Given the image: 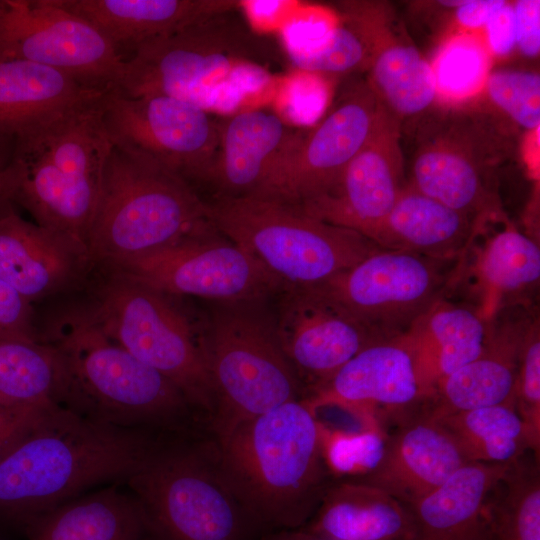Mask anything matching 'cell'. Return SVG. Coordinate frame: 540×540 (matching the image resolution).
<instances>
[{"instance_id": "obj_1", "label": "cell", "mask_w": 540, "mask_h": 540, "mask_svg": "<svg viewBox=\"0 0 540 540\" xmlns=\"http://www.w3.org/2000/svg\"><path fill=\"white\" fill-rule=\"evenodd\" d=\"M166 435L54 406L0 461V520L22 528L93 486L124 483Z\"/></svg>"}, {"instance_id": "obj_2", "label": "cell", "mask_w": 540, "mask_h": 540, "mask_svg": "<svg viewBox=\"0 0 540 540\" xmlns=\"http://www.w3.org/2000/svg\"><path fill=\"white\" fill-rule=\"evenodd\" d=\"M231 492L261 533L303 528L334 482L322 423L302 398L215 435Z\"/></svg>"}, {"instance_id": "obj_3", "label": "cell", "mask_w": 540, "mask_h": 540, "mask_svg": "<svg viewBox=\"0 0 540 540\" xmlns=\"http://www.w3.org/2000/svg\"><path fill=\"white\" fill-rule=\"evenodd\" d=\"M39 338L59 359L62 406L126 429L199 431L202 416L181 391L111 339L87 306L65 311Z\"/></svg>"}, {"instance_id": "obj_4", "label": "cell", "mask_w": 540, "mask_h": 540, "mask_svg": "<svg viewBox=\"0 0 540 540\" xmlns=\"http://www.w3.org/2000/svg\"><path fill=\"white\" fill-rule=\"evenodd\" d=\"M210 225L208 204L189 182L149 157L112 146L87 236L93 267L174 245Z\"/></svg>"}, {"instance_id": "obj_5", "label": "cell", "mask_w": 540, "mask_h": 540, "mask_svg": "<svg viewBox=\"0 0 540 540\" xmlns=\"http://www.w3.org/2000/svg\"><path fill=\"white\" fill-rule=\"evenodd\" d=\"M141 504L148 540H254L262 534L220 469L215 440L165 436L125 481Z\"/></svg>"}, {"instance_id": "obj_6", "label": "cell", "mask_w": 540, "mask_h": 540, "mask_svg": "<svg viewBox=\"0 0 540 540\" xmlns=\"http://www.w3.org/2000/svg\"><path fill=\"white\" fill-rule=\"evenodd\" d=\"M105 93L14 138L17 201L37 223L69 233L89 227L113 146L101 117Z\"/></svg>"}, {"instance_id": "obj_7", "label": "cell", "mask_w": 540, "mask_h": 540, "mask_svg": "<svg viewBox=\"0 0 540 540\" xmlns=\"http://www.w3.org/2000/svg\"><path fill=\"white\" fill-rule=\"evenodd\" d=\"M207 204L215 228L286 288L320 284L381 249L356 231L278 200L218 197Z\"/></svg>"}, {"instance_id": "obj_8", "label": "cell", "mask_w": 540, "mask_h": 540, "mask_svg": "<svg viewBox=\"0 0 540 540\" xmlns=\"http://www.w3.org/2000/svg\"><path fill=\"white\" fill-rule=\"evenodd\" d=\"M218 303L199 343L211 378L214 435L284 403L302 399L301 382L263 302Z\"/></svg>"}, {"instance_id": "obj_9", "label": "cell", "mask_w": 540, "mask_h": 540, "mask_svg": "<svg viewBox=\"0 0 540 540\" xmlns=\"http://www.w3.org/2000/svg\"><path fill=\"white\" fill-rule=\"evenodd\" d=\"M233 11L193 22L137 47L117 90L129 97L166 95L210 112L241 69L262 64L269 50Z\"/></svg>"}, {"instance_id": "obj_10", "label": "cell", "mask_w": 540, "mask_h": 540, "mask_svg": "<svg viewBox=\"0 0 540 540\" xmlns=\"http://www.w3.org/2000/svg\"><path fill=\"white\" fill-rule=\"evenodd\" d=\"M103 273L87 306L95 320L111 339L172 382L210 420L215 395L199 331L171 296Z\"/></svg>"}, {"instance_id": "obj_11", "label": "cell", "mask_w": 540, "mask_h": 540, "mask_svg": "<svg viewBox=\"0 0 540 540\" xmlns=\"http://www.w3.org/2000/svg\"><path fill=\"white\" fill-rule=\"evenodd\" d=\"M488 116L452 109L423 121L408 182L480 225L503 217L496 172L513 150L509 135Z\"/></svg>"}, {"instance_id": "obj_12", "label": "cell", "mask_w": 540, "mask_h": 540, "mask_svg": "<svg viewBox=\"0 0 540 540\" xmlns=\"http://www.w3.org/2000/svg\"><path fill=\"white\" fill-rule=\"evenodd\" d=\"M466 254V253H465ZM465 254L436 258L380 249L315 287L376 340L409 333L458 284Z\"/></svg>"}, {"instance_id": "obj_13", "label": "cell", "mask_w": 540, "mask_h": 540, "mask_svg": "<svg viewBox=\"0 0 540 540\" xmlns=\"http://www.w3.org/2000/svg\"><path fill=\"white\" fill-rule=\"evenodd\" d=\"M168 296L233 303L266 300L286 287L212 225L174 245L102 268Z\"/></svg>"}, {"instance_id": "obj_14", "label": "cell", "mask_w": 540, "mask_h": 540, "mask_svg": "<svg viewBox=\"0 0 540 540\" xmlns=\"http://www.w3.org/2000/svg\"><path fill=\"white\" fill-rule=\"evenodd\" d=\"M0 58L43 65L104 91L118 87L125 66L109 40L56 0H0Z\"/></svg>"}, {"instance_id": "obj_15", "label": "cell", "mask_w": 540, "mask_h": 540, "mask_svg": "<svg viewBox=\"0 0 540 540\" xmlns=\"http://www.w3.org/2000/svg\"><path fill=\"white\" fill-rule=\"evenodd\" d=\"M112 144L149 157L192 185L202 182L219 142V121L187 101L166 95L129 97L116 89L101 102Z\"/></svg>"}, {"instance_id": "obj_16", "label": "cell", "mask_w": 540, "mask_h": 540, "mask_svg": "<svg viewBox=\"0 0 540 540\" xmlns=\"http://www.w3.org/2000/svg\"><path fill=\"white\" fill-rule=\"evenodd\" d=\"M383 110L366 81L351 83L318 125L299 132L256 196L298 206L325 192L369 139Z\"/></svg>"}, {"instance_id": "obj_17", "label": "cell", "mask_w": 540, "mask_h": 540, "mask_svg": "<svg viewBox=\"0 0 540 540\" xmlns=\"http://www.w3.org/2000/svg\"><path fill=\"white\" fill-rule=\"evenodd\" d=\"M400 127L401 122L384 109L369 139L336 182L298 207L371 240L406 185Z\"/></svg>"}, {"instance_id": "obj_18", "label": "cell", "mask_w": 540, "mask_h": 540, "mask_svg": "<svg viewBox=\"0 0 540 540\" xmlns=\"http://www.w3.org/2000/svg\"><path fill=\"white\" fill-rule=\"evenodd\" d=\"M427 388L407 335L368 344L327 382L303 398L317 413L338 406L375 421V413H413L428 406Z\"/></svg>"}, {"instance_id": "obj_19", "label": "cell", "mask_w": 540, "mask_h": 540, "mask_svg": "<svg viewBox=\"0 0 540 540\" xmlns=\"http://www.w3.org/2000/svg\"><path fill=\"white\" fill-rule=\"evenodd\" d=\"M280 295L274 316L277 335L309 391L327 382L365 346L378 341L313 286L286 288Z\"/></svg>"}, {"instance_id": "obj_20", "label": "cell", "mask_w": 540, "mask_h": 540, "mask_svg": "<svg viewBox=\"0 0 540 540\" xmlns=\"http://www.w3.org/2000/svg\"><path fill=\"white\" fill-rule=\"evenodd\" d=\"M93 265L85 248L14 210L0 218V279L29 302L69 290Z\"/></svg>"}, {"instance_id": "obj_21", "label": "cell", "mask_w": 540, "mask_h": 540, "mask_svg": "<svg viewBox=\"0 0 540 540\" xmlns=\"http://www.w3.org/2000/svg\"><path fill=\"white\" fill-rule=\"evenodd\" d=\"M298 135L267 110L219 121L218 147L202 182L214 187L215 198L256 196Z\"/></svg>"}, {"instance_id": "obj_22", "label": "cell", "mask_w": 540, "mask_h": 540, "mask_svg": "<svg viewBox=\"0 0 540 540\" xmlns=\"http://www.w3.org/2000/svg\"><path fill=\"white\" fill-rule=\"evenodd\" d=\"M467 461L448 432L426 411L387 436L377 468L357 481L386 491L407 507L441 486Z\"/></svg>"}, {"instance_id": "obj_23", "label": "cell", "mask_w": 540, "mask_h": 540, "mask_svg": "<svg viewBox=\"0 0 540 540\" xmlns=\"http://www.w3.org/2000/svg\"><path fill=\"white\" fill-rule=\"evenodd\" d=\"M511 464L467 462L408 506L414 540H495L489 504Z\"/></svg>"}, {"instance_id": "obj_24", "label": "cell", "mask_w": 540, "mask_h": 540, "mask_svg": "<svg viewBox=\"0 0 540 540\" xmlns=\"http://www.w3.org/2000/svg\"><path fill=\"white\" fill-rule=\"evenodd\" d=\"M532 320L490 321L481 354L436 387L426 412L439 416L504 403L515 404L520 353Z\"/></svg>"}, {"instance_id": "obj_25", "label": "cell", "mask_w": 540, "mask_h": 540, "mask_svg": "<svg viewBox=\"0 0 540 540\" xmlns=\"http://www.w3.org/2000/svg\"><path fill=\"white\" fill-rule=\"evenodd\" d=\"M95 27L123 55L198 20L234 11L235 0H56ZM124 57V55H123Z\"/></svg>"}, {"instance_id": "obj_26", "label": "cell", "mask_w": 540, "mask_h": 540, "mask_svg": "<svg viewBox=\"0 0 540 540\" xmlns=\"http://www.w3.org/2000/svg\"><path fill=\"white\" fill-rule=\"evenodd\" d=\"M324 540H414L409 508L371 484L334 481L303 527Z\"/></svg>"}, {"instance_id": "obj_27", "label": "cell", "mask_w": 540, "mask_h": 540, "mask_svg": "<svg viewBox=\"0 0 540 540\" xmlns=\"http://www.w3.org/2000/svg\"><path fill=\"white\" fill-rule=\"evenodd\" d=\"M482 228L470 217L406 183L371 240L381 249L453 258L468 251Z\"/></svg>"}, {"instance_id": "obj_28", "label": "cell", "mask_w": 540, "mask_h": 540, "mask_svg": "<svg viewBox=\"0 0 540 540\" xmlns=\"http://www.w3.org/2000/svg\"><path fill=\"white\" fill-rule=\"evenodd\" d=\"M106 91L43 65L0 58V136H20Z\"/></svg>"}, {"instance_id": "obj_29", "label": "cell", "mask_w": 540, "mask_h": 540, "mask_svg": "<svg viewBox=\"0 0 540 540\" xmlns=\"http://www.w3.org/2000/svg\"><path fill=\"white\" fill-rule=\"evenodd\" d=\"M21 529L28 540H148L141 504L116 484L73 498Z\"/></svg>"}, {"instance_id": "obj_30", "label": "cell", "mask_w": 540, "mask_h": 540, "mask_svg": "<svg viewBox=\"0 0 540 540\" xmlns=\"http://www.w3.org/2000/svg\"><path fill=\"white\" fill-rule=\"evenodd\" d=\"M489 329L490 321L482 317L476 306L451 302L448 297L416 322L407 336L432 397L444 378L481 354Z\"/></svg>"}, {"instance_id": "obj_31", "label": "cell", "mask_w": 540, "mask_h": 540, "mask_svg": "<svg viewBox=\"0 0 540 540\" xmlns=\"http://www.w3.org/2000/svg\"><path fill=\"white\" fill-rule=\"evenodd\" d=\"M473 253L470 268L462 269L468 270L474 281L478 300L475 306L487 321L504 309L506 301H513L539 284V246L510 223L486 235Z\"/></svg>"}, {"instance_id": "obj_32", "label": "cell", "mask_w": 540, "mask_h": 540, "mask_svg": "<svg viewBox=\"0 0 540 540\" xmlns=\"http://www.w3.org/2000/svg\"><path fill=\"white\" fill-rule=\"evenodd\" d=\"M382 21L367 66V84L392 116L401 120L423 114L437 99L430 65L405 36Z\"/></svg>"}, {"instance_id": "obj_33", "label": "cell", "mask_w": 540, "mask_h": 540, "mask_svg": "<svg viewBox=\"0 0 540 540\" xmlns=\"http://www.w3.org/2000/svg\"><path fill=\"white\" fill-rule=\"evenodd\" d=\"M431 417L448 432L467 462L511 464L527 451L534 452L515 404L504 403Z\"/></svg>"}, {"instance_id": "obj_34", "label": "cell", "mask_w": 540, "mask_h": 540, "mask_svg": "<svg viewBox=\"0 0 540 540\" xmlns=\"http://www.w3.org/2000/svg\"><path fill=\"white\" fill-rule=\"evenodd\" d=\"M61 390V367L50 344L40 339H0V404L61 405Z\"/></svg>"}, {"instance_id": "obj_35", "label": "cell", "mask_w": 540, "mask_h": 540, "mask_svg": "<svg viewBox=\"0 0 540 540\" xmlns=\"http://www.w3.org/2000/svg\"><path fill=\"white\" fill-rule=\"evenodd\" d=\"M495 540H540V475L536 458L513 462L489 504Z\"/></svg>"}, {"instance_id": "obj_36", "label": "cell", "mask_w": 540, "mask_h": 540, "mask_svg": "<svg viewBox=\"0 0 540 540\" xmlns=\"http://www.w3.org/2000/svg\"><path fill=\"white\" fill-rule=\"evenodd\" d=\"M430 65L437 98L456 103L484 90L491 72V54L483 38L465 32L450 38Z\"/></svg>"}, {"instance_id": "obj_37", "label": "cell", "mask_w": 540, "mask_h": 540, "mask_svg": "<svg viewBox=\"0 0 540 540\" xmlns=\"http://www.w3.org/2000/svg\"><path fill=\"white\" fill-rule=\"evenodd\" d=\"M373 40L364 29L347 21L330 29L312 44L291 49L292 63L303 70L321 74H345L367 69Z\"/></svg>"}, {"instance_id": "obj_38", "label": "cell", "mask_w": 540, "mask_h": 540, "mask_svg": "<svg viewBox=\"0 0 540 540\" xmlns=\"http://www.w3.org/2000/svg\"><path fill=\"white\" fill-rule=\"evenodd\" d=\"M386 439L376 422L357 431L330 429L322 423L323 455L331 476L358 480L373 472L383 458Z\"/></svg>"}, {"instance_id": "obj_39", "label": "cell", "mask_w": 540, "mask_h": 540, "mask_svg": "<svg viewBox=\"0 0 540 540\" xmlns=\"http://www.w3.org/2000/svg\"><path fill=\"white\" fill-rule=\"evenodd\" d=\"M484 90L491 102L514 123L527 129L540 124V77L531 71L490 72Z\"/></svg>"}, {"instance_id": "obj_40", "label": "cell", "mask_w": 540, "mask_h": 540, "mask_svg": "<svg viewBox=\"0 0 540 540\" xmlns=\"http://www.w3.org/2000/svg\"><path fill=\"white\" fill-rule=\"evenodd\" d=\"M515 407L529 433L535 454L540 447V332L538 320L530 323L519 360Z\"/></svg>"}, {"instance_id": "obj_41", "label": "cell", "mask_w": 540, "mask_h": 540, "mask_svg": "<svg viewBox=\"0 0 540 540\" xmlns=\"http://www.w3.org/2000/svg\"><path fill=\"white\" fill-rule=\"evenodd\" d=\"M39 340L32 303L0 279V339Z\"/></svg>"}, {"instance_id": "obj_42", "label": "cell", "mask_w": 540, "mask_h": 540, "mask_svg": "<svg viewBox=\"0 0 540 540\" xmlns=\"http://www.w3.org/2000/svg\"><path fill=\"white\" fill-rule=\"evenodd\" d=\"M13 407L0 404V461L39 423L54 406Z\"/></svg>"}, {"instance_id": "obj_43", "label": "cell", "mask_w": 540, "mask_h": 540, "mask_svg": "<svg viewBox=\"0 0 540 540\" xmlns=\"http://www.w3.org/2000/svg\"><path fill=\"white\" fill-rule=\"evenodd\" d=\"M516 46L527 57H536L540 51V1L519 0L512 4Z\"/></svg>"}, {"instance_id": "obj_44", "label": "cell", "mask_w": 540, "mask_h": 540, "mask_svg": "<svg viewBox=\"0 0 540 540\" xmlns=\"http://www.w3.org/2000/svg\"><path fill=\"white\" fill-rule=\"evenodd\" d=\"M484 43L491 55L503 57L516 47V27L513 6L505 3L485 25Z\"/></svg>"}, {"instance_id": "obj_45", "label": "cell", "mask_w": 540, "mask_h": 540, "mask_svg": "<svg viewBox=\"0 0 540 540\" xmlns=\"http://www.w3.org/2000/svg\"><path fill=\"white\" fill-rule=\"evenodd\" d=\"M13 153L14 138L0 136V218L16 210V172Z\"/></svg>"}, {"instance_id": "obj_46", "label": "cell", "mask_w": 540, "mask_h": 540, "mask_svg": "<svg viewBox=\"0 0 540 540\" xmlns=\"http://www.w3.org/2000/svg\"><path fill=\"white\" fill-rule=\"evenodd\" d=\"M505 3L503 0H464L455 8V19L464 29L483 30L492 15Z\"/></svg>"}, {"instance_id": "obj_47", "label": "cell", "mask_w": 540, "mask_h": 540, "mask_svg": "<svg viewBox=\"0 0 540 540\" xmlns=\"http://www.w3.org/2000/svg\"><path fill=\"white\" fill-rule=\"evenodd\" d=\"M254 540H324L319 538L303 528L283 529L268 531L260 534Z\"/></svg>"}]
</instances>
